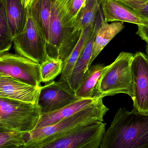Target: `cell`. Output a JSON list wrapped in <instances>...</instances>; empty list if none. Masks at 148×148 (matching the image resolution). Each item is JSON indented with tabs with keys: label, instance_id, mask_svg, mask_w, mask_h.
Segmentation results:
<instances>
[{
	"label": "cell",
	"instance_id": "23",
	"mask_svg": "<svg viewBox=\"0 0 148 148\" xmlns=\"http://www.w3.org/2000/svg\"><path fill=\"white\" fill-rule=\"evenodd\" d=\"M26 133L0 132V148H22L27 143Z\"/></svg>",
	"mask_w": 148,
	"mask_h": 148
},
{
	"label": "cell",
	"instance_id": "7",
	"mask_svg": "<svg viewBox=\"0 0 148 148\" xmlns=\"http://www.w3.org/2000/svg\"><path fill=\"white\" fill-rule=\"evenodd\" d=\"M0 76L11 77L41 87L40 64L18 54H0Z\"/></svg>",
	"mask_w": 148,
	"mask_h": 148
},
{
	"label": "cell",
	"instance_id": "9",
	"mask_svg": "<svg viewBox=\"0 0 148 148\" xmlns=\"http://www.w3.org/2000/svg\"><path fill=\"white\" fill-rule=\"evenodd\" d=\"M131 71L135 97L134 109L148 114V56L142 52L134 54Z\"/></svg>",
	"mask_w": 148,
	"mask_h": 148
},
{
	"label": "cell",
	"instance_id": "12",
	"mask_svg": "<svg viewBox=\"0 0 148 148\" xmlns=\"http://www.w3.org/2000/svg\"><path fill=\"white\" fill-rule=\"evenodd\" d=\"M98 98L99 97L81 98L60 109L53 112L42 114L35 129L56 123L61 120L69 117L81 110L90 106L95 102Z\"/></svg>",
	"mask_w": 148,
	"mask_h": 148
},
{
	"label": "cell",
	"instance_id": "15",
	"mask_svg": "<svg viewBox=\"0 0 148 148\" xmlns=\"http://www.w3.org/2000/svg\"><path fill=\"white\" fill-rule=\"evenodd\" d=\"M101 21L102 18L101 19H96L92 36L73 70L70 85L74 91H75L78 88L84 74L89 69L92 57L93 44L97 30L101 26Z\"/></svg>",
	"mask_w": 148,
	"mask_h": 148
},
{
	"label": "cell",
	"instance_id": "13",
	"mask_svg": "<svg viewBox=\"0 0 148 148\" xmlns=\"http://www.w3.org/2000/svg\"><path fill=\"white\" fill-rule=\"evenodd\" d=\"M124 27L123 22H112L109 23L102 17L101 26L97 30L93 44L92 57L89 68L104 47L123 29Z\"/></svg>",
	"mask_w": 148,
	"mask_h": 148
},
{
	"label": "cell",
	"instance_id": "24",
	"mask_svg": "<svg viewBox=\"0 0 148 148\" xmlns=\"http://www.w3.org/2000/svg\"><path fill=\"white\" fill-rule=\"evenodd\" d=\"M148 22V0H116Z\"/></svg>",
	"mask_w": 148,
	"mask_h": 148
},
{
	"label": "cell",
	"instance_id": "16",
	"mask_svg": "<svg viewBox=\"0 0 148 148\" xmlns=\"http://www.w3.org/2000/svg\"><path fill=\"white\" fill-rule=\"evenodd\" d=\"M5 10L14 37L19 34L25 27L27 19V8L22 0H1Z\"/></svg>",
	"mask_w": 148,
	"mask_h": 148
},
{
	"label": "cell",
	"instance_id": "18",
	"mask_svg": "<svg viewBox=\"0 0 148 148\" xmlns=\"http://www.w3.org/2000/svg\"><path fill=\"white\" fill-rule=\"evenodd\" d=\"M87 0H53L60 18L65 26L76 28V21Z\"/></svg>",
	"mask_w": 148,
	"mask_h": 148
},
{
	"label": "cell",
	"instance_id": "11",
	"mask_svg": "<svg viewBox=\"0 0 148 148\" xmlns=\"http://www.w3.org/2000/svg\"><path fill=\"white\" fill-rule=\"evenodd\" d=\"M101 6L104 20L107 22L121 21L137 25H148V22L116 0H101Z\"/></svg>",
	"mask_w": 148,
	"mask_h": 148
},
{
	"label": "cell",
	"instance_id": "10",
	"mask_svg": "<svg viewBox=\"0 0 148 148\" xmlns=\"http://www.w3.org/2000/svg\"><path fill=\"white\" fill-rule=\"evenodd\" d=\"M41 87H36L11 77L0 76V98L38 104Z\"/></svg>",
	"mask_w": 148,
	"mask_h": 148
},
{
	"label": "cell",
	"instance_id": "4",
	"mask_svg": "<svg viewBox=\"0 0 148 148\" xmlns=\"http://www.w3.org/2000/svg\"><path fill=\"white\" fill-rule=\"evenodd\" d=\"M106 124L92 123L53 139L27 142L22 148H100Z\"/></svg>",
	"mask_w": 148,
	"mask_h": 148
},
{
	"label": "cell",
	"instance_id": "19",
	"mask_svg": "<svg viewBox=\"0 0 148 148\" xmlns=\"http://www.w3.org/2000/svg\"><path fill=\"white\" fill-rule=\"evenodd\" d=\"M53 0H30L27 7L44 32L47 40L49 35Z\"/></svg>",
	"mask_w": 148,
	"mask_h": 148
},
{
	"label": "cell",
	"instance_id": "6",
	"mask_svg": "<svg viewBox=\"0 0 148 148\" xmlns=\"http://www.w3.org/2000/svg\"><path fill=\"white\" fill-rule=\"evenodd\" d=\"M46 36L27 8L26 24L23 31L14 37L16 53L42 64L48 59Z\"/></svg>",
	"mask_w": 148,
	"mask_h": 148
},
{
	"label": "cell",
	"instance_id": "2",
	"mask_svg": "<svg viewBox=\"0 0 148 148\" xmlns=\"http://www.w3.org/2000/svg\"><path fill=\"white\" fill-rule=\"evenodd\" d=\"M134 54L120 53L115 60L103 73L96 88L95 98L114 96L123 93L134 98L131 62Z\"/></svg>",
	"mask_w": 148,
	"mask_h": 148
},
{
	"label": "cell",
	"instance_id": "26",
	"mask_svg": "<svg viewBox=\"0 0 148 148\" xmlns=\"http://www.w3.org/2000/svg\"><path fill=\"white\" fill-rule=\"evenodd\" d=\"M30 0H22V3L25 8H27L30 2Z\"/></svg>",
	"mask_w": 148,
	"mask_h": 148
},
{
	"label": "cell",
	"instance_id": "25",
	"mask_svg": "<svg viewBox=\"0 0 148 148\" xmlns=\"http://www.w3.org/2000/svg\"><path fill=\"white\" fill-rule=\"evenodd\" d=\"M138 30L136 34L140 36L142 40L148 42V25H138Z\"/></svg>",
	"mask_w": 148,
	"mask_h": 148
},
{
	"label": "cell",
	"instance_id": "17",
	"mask_svg": "<svg viewBox=\"0 0 148 148\" xmlns=\"http://www.w3.org/2000/svg\"><path fill=\"white\" fill-rule=\"evenodd\" d=\"M107 66L103 64L91 65L86 71L75 91L76 95L81 98H95L96 88Z\"/></svg>",
	"mask_w": 148,
	"mask_h": 148
},
{
	"label": "cell",
	"instance_id": "20",
	"mask_svg": "<svg viewBox=\"0 0 148 148\" xmlns=\"http://www.w3.org/2000/svg\"><path fill=\"white\" fill-rule=\"evenodd\" d=\"M101 5V0H87L76 18V29L83 31L90 25L95 24Z\"/></svg>",
	"mask_w": 148,
	"mask_h": 148
},
{
	"label": "cell",
	"instance_id": "21",
	"mask_svg": "<svg viewBox=\"0 0 148 148\" xmlns=\"http://www.w3.org/2000/svg\"><path fill=\"white\" fill-rule=\"evenodd\" d=\"M14 36L4 8L0 10V54L7 53L13 44Z\"/></svg>",
	"mask_w": 148,
	"mask_h": 148
},
{
	"label": "cell",
	"instance_id": "14",
	"mask_svg": "<svg viewBox=\"0 0 148 148\" xmlns=\"http://www.w3.org/2000/svg\"><path fill=\"white\" fill-rule=\"evenodd\" d=\"M94 26L95 24L90 25L83 31L76 46L69 57L63 62V68L60 81L65 82L69 85L70 84L73 70L92 36Z\"/></svg>",
	"mask_w": 148,
	"mask_h": 148
},
{
	"label": "cell",
	"instance_id": "5",
	"mask_svg": "<svg viewBox=\"0 0 148 148\" xmlns=\"http://www.w3.org/2000/svg\"><path fill=\"white\" fill-rule=\"evenodd\" d=\"M41 115L38 104L0 98V132L30 133L35 129Z\"/></svg>",
	"mask_w": 148,
	"mask_h": 148
},
{
	"label": "cell",
	"instance_id": "22",
	"mask_svg": "<svg viewBox=\"0 0 148 148\" xmlns=\"http://www.w3.org/2000/svg\"><path fill=\"white\" fill-rule=\"evenodd\" d=\"M40 66L42 82H50L61 74L63 61L61 59L49 57Z\"/></svg>",
	"mask_w": 148,
	"mask_h": 148
},
{
	"label": "cell",
	"instance_id": "1",
	"mask_svg": "<svg viewBox=\"0 0 148 148\" xmlns=\"http://www.w3.org/2000/svg\"><path fill=\"white\" fill-rule=\"evenodd\" d=\"M100 148H148V114L119 108Z\"/></svg>",
	"mask_w": 148,
	"mask_h": 148
},
{
	"label": "cell",
	"instance_id": "27",
	"mask_svg": "<svg viewBox=\"0 0 148 148\" xmlns=\"http://www.w3.org/2000/svg\"><path fill=\"white\" fill-rule=\"evenodd\" d=\"M146 52H147V54L148 56V42L147 43V46H146Z\"/></svg>",
	"mask_w": 148,
	"mask_h": 148
},
{
	"label": "cell",
	"instance_id": "3",
	"mask_svg": "<svg viewBox=\"0 0 148 148\" xmlns=\"http://www.w3.org/2000/svg\"><path fill=\"white\" fill-rule=\"evenodd\" d=\"M99 97L90 106L56 123L34 130L26 134L27 142L49 140L95 122H104L103 117L109 109Z\"/></svg>",
	"mask_w": 148,
	"mask_h": 148
},
{
	"label": "cell",
	"instance_id": "8",
	"mask_svg": "<svg viewBox=\"0 0 148 148\" xmlns=\"http://www.w3.org/2000/svg\"><path fill=\"white\" fill-rule=\"evenodd\" d=\"M81 99L67 83L59 80L42 86L37 103L43 114L60 109Z\"/></svg>",
	"mask_w": 148,
	"mask_h": 148
}]
</instances>
